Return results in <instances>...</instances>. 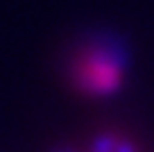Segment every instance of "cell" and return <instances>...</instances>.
Returning <instances> with one entry per match:
<instances>
[{"label": "cell", "instance_id": "obj_1", "mask_svg": "<svg viewBox=\"0 0 154 152\" xmlns=\"http://www.w3.org/2000/svg\"><path fill=\"white\" fill-rule=\"evenodd\" d=\"M75 77L79 80L82 89L91 91V93H104V91H111L118 82V66L111 55L91 50L84 57H79Z\"/></svg>", "mask_w": 154, "mask_h": 152}]
</instances>
